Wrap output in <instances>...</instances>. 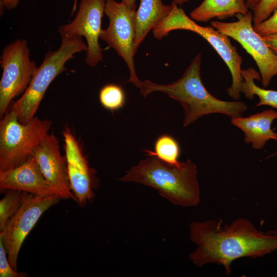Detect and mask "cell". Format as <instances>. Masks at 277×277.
Masks as SVG:
<instances>
[{
    "instance_id": "cell-19",
    "label": "cell",
    "mask_w": 277,
    "mask_h": 277,
    "mask_svg": "<svg viewBox=\"0 0 277 277\" xmlns=\"http://www.w3.org/2000/svg\"><path fill=\"white\" fill-rule=\"evenodd\" d=\"M154 151L146 150L147 155H154L161 160L172 165H178L180 147L178 142L173 137L167 134L162 135L156 140Z\"/></svg>"
},
{
    "instance_id": "cell-29",
    "label": "cell",
    "mask_w": 277,
    "mask_h": 277,
    "mask_svg": "<svg viewBox=\"0 0 277 277\" xmlns=\"http://www.w3.org/2000/svg\"><path fill=\"white\" fill-rule=\"evenodd\" d=\"M189 0H173V2L175 3L176 5L181 6L184 3L188 2Z\"/></svg>"
},
{
    "instance_id": "cell-15",
    "label": "cell",
    "mask_w": 277,
    "mask_h": 277,
    "mask_svg": "<svg viewBox=\"0 0 277 277\" xmlns=\"http://www.w3.org/2000/svg\"><path fill=\"white\" fill-rule=\"evenodd\" d=\"M276 118L277 111L270 109L248 117L231 118V123L244 132L245 143H251L253 149L259 150L269 140L277 141V133L271 129Z\"/></svg>"
},
{
    "instance_id": "cell-13",
    "label": "cell",
    "mask_w": 277,
    "mask_h": 277,
    "mask_svg": "<svg viewBox=\"0 0 277 277\" xmlns=\"http://www.w3.org/2000/svg\"><path fill=\"white\" fill-rule=\"evenodd\" d=\"M33 156L46 181L58 191L61 199L77 202L69 182L66 159L61 153L58 140L53 133L46 136Z\"/></svg>"
},
{
    "instance_id": "cell-25",
    "label": "cell",
    "mask_w": 277,
    "mask_h": 277,
    "mask_svg": "<svg viewBox=\"0 0 277 277\" xmlns=\"http://www.w3.org/2000/svg\"><path fill=\"white\" fill-rule=\"evenodd\" d=\"M266 45L277 55V34L261 36Z\"/></svg>"
},
{
    "instance_id": "cell-16",
    "label": "cell",
    "mask_w": 277,
    "mask_h": 277,
    "mask_svg": "<svg viewBox=\"0 0 277 277\" xmlns=\"http://www.w3.org/2000/svg\"><path fill=\"white\" fill-rule=\"evenodd\" d=\"M134 18V51L136 53L151 29L157 26L170 13L172 5L164 4L162 0H140Z\"/></svg>"
},
{
    "instance_id": "cell-8",
    "label": "cell",
    "mask_w": 277,
    "mask_h": 277,
    "mask_svg": "<svg viewBox=\"0 0 277 277\" xmlns=\"http://www.w3.org/2000/svg\"><path fill=\"white\" fill-rule=\"evenodd\" d=\"M238 20L226 23L211 21L210 24L221 33L237 41L254 60L261 75V83L267 88L277 75V55L254 29L252 10L235 15Z\"/></svg>"
},
{
    "instance_id": "cell-20",
    "label": "cell",
    "mask_w": 277,
    "mask_h": 277,
    "mask_svg": "<svg viewBox=\"0 0 277 277\" xmlns=\"http://www.w3.org/2000/svg\"><path fill=\"white\" fill-rule=\"evenodd\" d=\"M4 192V196L0 201V231L20 208L24 194V192L14 189H8Z\"/></svg>"
},
{
    "instance_id": "cell-26",
    "label": "cell",
    "mask_w": 277,
    "mask_h": 277,
    "mask_svg": "<svg viewBox=\"0 0 277 277\" xmlns=\"http://www.w3.org/2000/svg\"><path fill=\"white\" fill-rule=\"evenodd\" d=\"M21 0H0L1 7L12 10L17 7Z\"/></svg>"
},
{
    "instance_id": "cell-10",
    "label": "cell",
    "mask_w": 277,
    "mask_h": 277,
    "mask_svg": "<svg viewBox=\"0 0 277 277\" xmlns=\"http://www.w3.org/2000/svg\"><path fill=\"white\" fill-rule=\"evenodd\" d=\"M60 199L57 195H38L24 192L20 208L0 231V240L14 270L17 271L18 254L25 239L42 214Z\"/></svg>"
},
{
    "instance_id": "cell-30",
    "label": "cell",
    "mask_w": 277,
    "mask_h": 277,
    "mask_svg": "<svg viewBox=\"0 0 277 277\" xmlns=\"http://www.w3.org/2000/svg\"><path fill=\"white\" fill-rule=\"evenodd\" d=\"M276 153H277V152L275 154H276Z\"/></svg>"
},
{
    "instance_id": "cell-1",
    "label": "cell",
    "mask_w": 277,
    "mask_h": 277,
    "mask_svg": "<svg viewBox=\"0 0 277 277\" xmlns=\"http://www.w3.org/2000/svg\"><path fill=\"white\" fill-rule=\"evenodd\" d=\"M189 229L190 239L197 246L189 255L192 263L197 267L209 263L222 265L227 275L234 260L263 256L277 250V230L260 231L245 218L230 224L221 220L193 222Z\"/></svg>"
},
{
    "instance_id": "cell-22",
    "label": "cell",
    "mask_w": 277,
    "mask_h": 277,
    "mask_svg": "<svg viewBox=\"0 0 277 277\" xmlns=\"http://www.w3.org/2000/svg\"><path fill=\"white\" fill-rule=\"evenodd\" d=\"M277 10V0H261L253 9V24L267 19Z\"/></svg>"
},
{
    "instance_id": "cell-2",
    "label": "cell",
    "mask_w": 277,
    "mask_h": 277,
    "mask_svg": "<svg viewBox=\"0 0 277 277\" xmlns=\"http://www.w3.org/2000/svg\"><path fill=\"white\" fill-rule=\"evenodd\" d=\"M201 52L196 55L182 76L167 85L157 84L149 80L142 82L141 95L145 97L153 92H162L178 102L185 112L183 126L187 127L202 116L212 113L241 117L247 106L241 101H225L209 92L201 80Z\"/></svg>"
},
{
    "instance_id": "cell-27",
    "label": "cell",
    "mask_w": 277,
    "mask_h": 277,
    "mask_svg": "<svg viewBox=\"0 0 277 277\" xmlns=\"http://www.w3.org/2000/svg\"><path fill=\"white\" fill-rule=\"evenodd\" d=\"M261 0H246L247 7L252 10L258 5Z\"/></svg>"
},
{
    "instance_id": "cell-7",
    "label": "cell",
    "mask_w": 277,
    "mask_h": 277,
    "mask_svg": "<svg viewBox=\"0 0 277 277\" xmlns=\"http://www.w3.org/2000/svg\"><path fill=\"white\" fill-rule=\"evenodd\" d=\"M3 69L0 81V117L2 118L11 101L23 94L38 67L30 58L26 41L18 39L6 46L0 60Z\"/></svg>"
},
{
    "instance_id": "cell-3",
    "label": "cell",
    "mask_w": 277,
    "mask_h": 277,
    "mask_svg": "<svg viewBox=\"0 0 277 277\" xmlns=\"http://www.w3.org/2000/svg\"><path fill=\"white\" fill-rule=\"evenodd\" d=\"M118 180L153 188L176 205L193 206L200 202L196 166L189 159L172 165L156 156L148 155Z\"/></svg>"
},
{
    "instance_id": "cell-24",
    "label": "cell",
    "mask_w": 277,
    "mask_h": 277,
    "mask_svg": "<svg viewBox=\"0 0 277 277\" xmlns=\"http://www.w3.org/2000/svg\"><path fill=\"white\" fill-rule=\"evenodd\" d=\"M253 28L261 36L277 34V10L267 19L253 25Z\"/></svg>"
},
{
    "instance_id": "cell-21",
    "label": "cell",
    "mask_w": 277,
    "mask_h": 277,
    "mask_svg": "<svg viewBox=\"0 0 277 277\" xmlns=\"http://www.w3.org/2000/svg\"><path fill=\"white\" fill-rule=\"evenodd\" d=\"M101 105L106 109L113 111L122 108L126 101L124 90L120 85L109 84L105 85L99 93Z\"/></svg>"
},
{
    "instance_id": "cell-4",
    "label": "cell",
    "mask_w": 277,
    "mask_h": 277,
    "mask_svg": "<svg viewBox=\"0 0 277 277\" xmlns=\"http://www.w3.org/2000/svg\"><path fill=\"white\" fill-rule=\"evenodd\" d=\"M87 50V44L83 42L82 37L73 36L62 37L60 48L46 53L28 87L11 107L21 123H26L35 116L51 82L58 75L67 70L65 63L73 58L74 54Z\"/></svg>"
},
{
    "instance_id": "cell-17",
    "label": "cell",
    "mask_w": 277,
    "mask_h": 277,
    "mask_svg": "<svg viewBox=\"0 0 277 277\" xmlns=\"http://www.w3.org/2000/svg\"><path fill=\"white\" fill-rule=\"evenodd\" d=\"M249 11L246 0H203L190 13L194 21L207 22L211 19H225Z\"/></svg>"
},
{
    "instance_id": "cell-18",
    "label": "cell",
    "mask_w": 277,
    "mask_h": 277,
    "mask_svg": "<svg viewBox=\"0 0 277 277\" xmlns=\"http://www.w3.org/2000/svg\"><path fill=\"white\" fill-rule=\"evenodd\" d=\"M241 75L243 81L241 87V92L246 98L252 100L254 95H256L260 99L256 106L266 105L277 109V91L261 88L254 83V80H261L259 72L252 67H249L242 69Z\"/></svg>"
},
{
    "instance_id": "cell-6",
    "label": "cell",
    "mask_w": 277,
    "mask_h": 277,
    "mask_svg": "<svg viewBox=\"0 0 277 277\" xmlns=\"http://www.w3.org/2000/svg\"><path fill=\"white\" fill-rule=\"evenodd\" d=\"M51 125V121L37 116L22 123L12 109L6 112L0 122V171L15 168L33 156Z\"/></svg>"
},
{
    "instance_id": "cell-5",
    "label": "cell",
    "mask_w": 277,
    "mask_h": 277,
    "mask_svg": "<svg viewBox=\"0 0 277 277\" xmlns=\"http://www.w3.org/2000/svg\"><path fill=\"white\" fill-rule=\"evenodd\" d=\"M169 14L152 29L153 36L162 39L173 30L182 29L194 32L206 39L227 65L232 76L231 86L227 89L228 95L233 100L240 98L241 87L243 81L241 75L242 57L229 37L212 26H201L189 17L184 10L172 2Z\"/></svg>"
},
{
    "instance_id": "cell-11",
    "label": "cell",
    "mask_w": 277,
    "mask_h": 277,
    "mask_svg": "<svg viewBox=\"0 0 277 277\" xmlns=\"http://www.w3.org/2000/svg\"><path fill=\"white\" fill-rule=\"evenodd\" d=\"M106 0H81L78 10L73 21L59 27L61 37L84 36L87 42L85 62L96 66L103 60V50L98 40L102 29V19Z\"/></svg>"
},
{
    "instance_id": "cell-12",
    "label": "cell",
    "mask_w": 277,
    "mask_h": 277,
    "mask_svg": "<svg viewBox=\"0 0 277 277\" xmlns=\"http://www.w3.org/2000/svg\"><path fill=\"white\" fill-rule=\"evenodd\" d=\"M65 159L69 182L77 202L85 204L94 196L96 180L93 170L88 165L82 149L69 129L63 132Z\"/></svg>"
},
{
    "instance_id": "cell-28",
    "label": "cell",
    "mask_w": 277,
    "mask_h": 277,
    "mask_svg": "<svg viewBox=\"0 0 277 277\" xmlns=\"http://www.w3.org/2000/svg\"><path fill=\"white\" fill-rule=\"evenodd\" d=\"M121 1L132 8H136V0H122Z\"/></svg>"
},
{
    "instance_id": "cell-14",
    "label": "cell",
    "mask_w": 277,
    "mask_h": 277,
    "mask_svg": "<svg viewBox=\"0 0 277 277\" xmlns=\"http://www.w3.org/2000/svg\"><path fill=\"white\" fill-rule=\"evenodd\" d=\"M8 189L34 195L60 196L58 191L46 181L34 156L15 168L0 171L1 192Z\"/></svg>"
},
{
    "instance_id": "cell-9",
    "label": "cell",
    "mask_w": 277,
    "mask_h": 277,
    "mask_svg": "<svg viewBox=\"0 0 277 277\" xmlns=\"http://www.w3.org/2000/svg\"><path fill=\"white\" fill-rule=\"evenodd\" d=\"M136 8H132L122 1L106 0L104 13L109 19V25L102 29L100 39L113 48L125 62L129 72L128 82L140 88L142 82L137 77L135 69V14Z\"/></svg>"
},
{
    "instance_id": "cell-23",
    "label": "cell",
    "mask_w": 277,
    "mask_h": 277,
    "mask_svg": "<svg viewBox=\"0 0 277 277\" xmlns=\"http://www.w3.org/2000/svg\"><path fill=\"white\" fill-rule=\"evenodd\" d=\"M7 252L2 242L0 240V276L1 277H26L28 274L18 272L11 266Z\"/></svg>"
}]
</instances>
